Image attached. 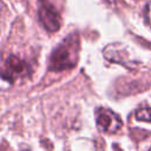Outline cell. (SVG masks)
<instances>
[{"label":"cell","instance_id":"1","mask_svg":"<svg viewBox=\"0 0 151 151\" xmlns=\"http://www.w3.org/2000/svg\"><path fill=\"white\" fill-rule=\"evenodd\" d=\"M79 39L76 33L65 38L53 51L50 59L51 71H63L76 66L78 60Z\"/></svg>","mask_w":151,"mask_h":151},{"label":"cell","instance_id":"2","mask_svg":"<svg viewBox=\"0 0 151 151\" xmlns=\"http://www.w3.org/2000/svg\"><path fill=\"white\" fill-rule=\"evenodd\" d=\"M38 17H39V21L41 22V25L45 27L46 31L53 33L60 28L61 18L57 12V9L46 0H40Z\"/></svg>","mask_w":151,"mask_h":151},{"label":"cell","instance_id":"3","mask_svg":"<svg viewBox=\"0 0 151 151\" xmlns=\"http://www.w3.org/2000/svg\"><path fill=\"white\" fill-rule=\"evenodd\" d=\"M120 117L110 109H99L97 111V126L101 132L114 133L122 127Z\"/></svg>","mask_w":151,"mask_h":151},{"label":"cell","instance_id":"4","mask_svg":"<svg viewBox=\"0 0 151 151\" xmlns=\"http://www.w3.org/2000/svg\"><path fill=\"white\" fill-rule=\"evenodd\" d=\"M28 72H29V65L25 60L15 55H9L4 65L2 78L7 79L8 81H13L19 77L27 76Z\"/></svg>","mask_w":151,"mask_h":151},{"label":"cell","instance_id":"5","mask_svg":"<svg viewBox=\"0 0 151 151\" xmlns=\"http://www.w3.org/2000/svg\"><path fill=\"white\" fill-rule=\"evenodd\" d=\"M134 117H136V119H138V120L151 123V109H150V107L139 109V110L136 111Z\"/></svg>","mask_w":151,"mask_h":151},{"label":"cell","instance_id":"6","mask_svg":"<svg viewBox=\"0 0 151 151\" xmlns=\"http://www.w3.org/2000/svg\"><path fill=\"white\" fill-rule=\"evenodd\" d=\"M149 151H151V147H150V149H149Z\"/></svg>","mask_w":151,"mask_h":151}]
</instances>
